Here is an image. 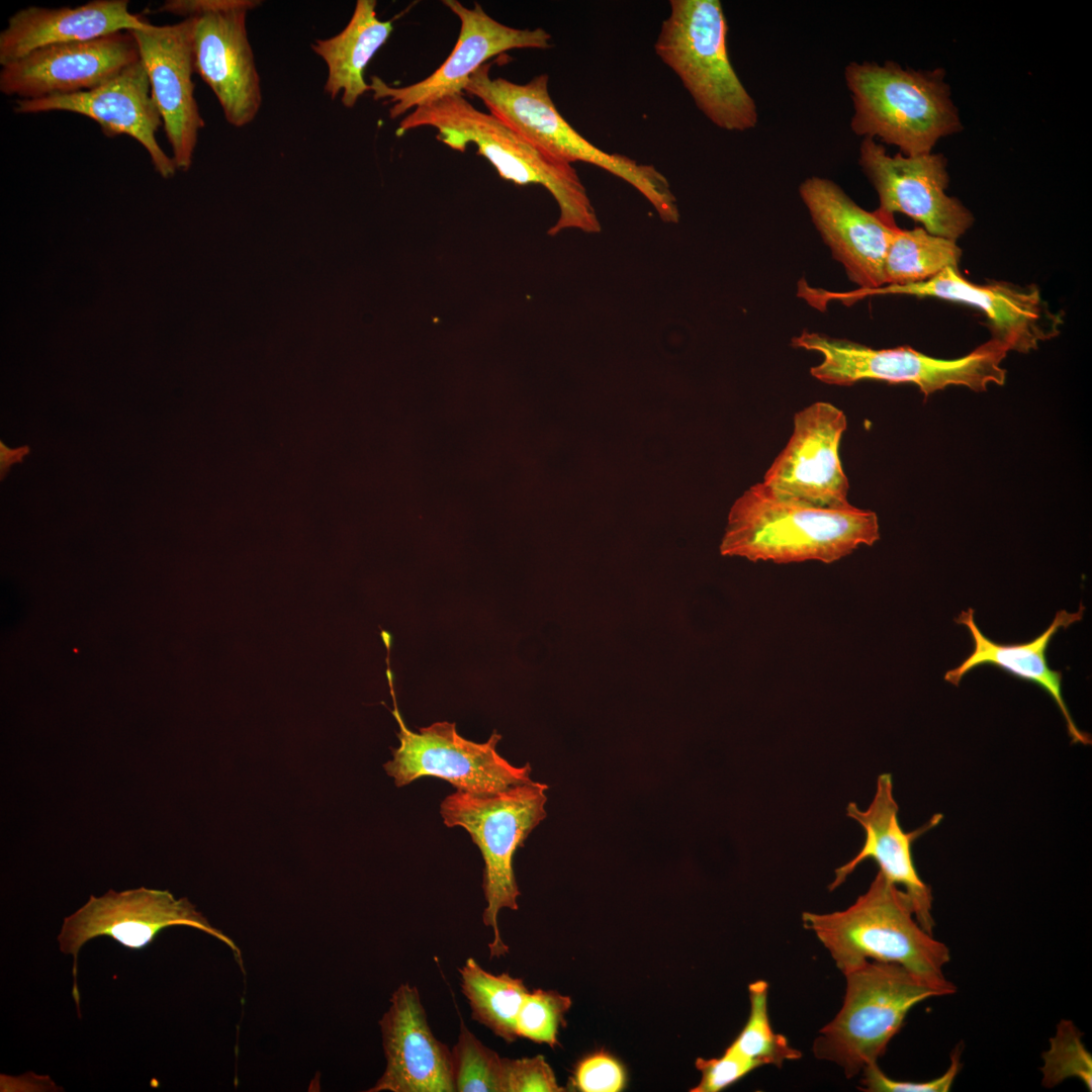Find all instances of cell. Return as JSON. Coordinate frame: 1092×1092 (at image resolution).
I'll return each instance as SVG.
<instances>
[{"instance_id": "1f68e13d", "label": "cell", "mask_w": 1092, "mask_h": 1092, "mask_svg": "<svg viewBox=\"0 0 1092 1092\" xmlns=\"http://www.w3.org/2000/svg\"><path fill=\"white\" fill-rule=\"evenodd\" d=\"M503 1092H561L553 1070L543 1056L503 1058Z\"/></svg>"}, {"instance_id": "4dcf8cb0", "label": "cell", "mask_w": 1092, "mask_h": 1092, "mask_svg": "<svg viewBox=\"0 0 1092 1092\" xmlns=\"http://www.w3.org/2000/svg\"><path fill=\"white\" fill-rule=\"evenodd\" d=\"M571 1006L568 996L556 991L535 990L528 992L517 1017L518 1037H525L554 1048L560 1025L565 1024L564 1015Z\"/></svg>"}, {"instance_id": "603a6c76", "label": "cell", "mask_w": 1092, "mask_h": 1092, "mask_svg": "<svg viewBox=\"0 0 1092 1092\" xmlns=\"http://www.w3.org/2000/svg\"><path fill=\"white\" fill-rule=\"evenodd\" d=\"M1086 607L1081 603L1078 610L1070 613L1060 610L1050 626L1030 641L1003 644L987 637L978 627L974 610L969 608L954 618V622L965 626L971 634L973 648L971 653L954 668L944 674V680L958 687L963 677L971 670L982 665H993L1010 675L1032 682L1043 690L1055 702L1061 712L1068 735L1073 744L1090 745L1091 737L1075 723L1062 692L1063 673L1050 667L1046 650L1054 636L1061 630L1083 619Z\"/></svg>"}, {"instance_id": "83f0119b", "label": "cell", "mask_w": 1092, "mask_h": 1092, "mask_svg": "<svg viewBox=\"0 0 1092 1092\" xmlns=\"http://www.w3.org/2000/svg\"><path fill=\"white\" fill-rule=\"evenodd\" d=\"M748 1019L728 1048L759 1066L774 1065L781 1068L786 1061L800 1059L801 1052L794 1049L786 1036L776 1033L771 1028L767 1013L768 984L763 980L752 982L748 986Z\"/></svg>"}, {"instance_id": "ba28073f", "label": "cell", "mask_w": 1092, "mask_h": 1092, "mask_svg": "<svg viewBox=\"0 0 1092 1092\" xmlns=\"http://www.w3.org/2000/svg\"><path fill=\"white\" fill-rule=\"evenodd\" d=\"M547 789V785L533 781L488 795L456 790L441 803L444 824L464 828L484 861L482 888L486 906L482 921L492 929L493 937L488 944L490 959L509 951L498 929L497 916L504 908H519L520 891L513 858L531 831L546 817Z\"/></svg>"}, {"instance_id": "6da1fadb", "label": "cell", "mask_w": 1092, "mask_h": 1092, "mask_svg": "<svg viewBox=\"0 0 1092 1092\" xmlns=\"http://www.w3.org/2000/svg\"><path fill=\"white\" fill-rule=\"evenodd\" d=\"M879 539V520L873 511L852 505L815 507L778 495L760 482L732 505L720 553L753 562L828 564Z\"/></svg>"}, {"instance_id": "cb8c5ba5", "label": "cell", "mask_w": 1092, "mask_h": 1092, "mask_svg": "<svg viewBox=\"0 0 1092 1092\" xmlns=\"http://www.w3.org/2000/svg\"><path fill=\"white\" fill-rule=\"evenodd\" d=\"M150 23L129 11L127 0H92L60 8L28 6L10 16L0 33V65L48 46L95 39Z\"/></svg>"}, {"instance_id": "3957f363", "label": "cell", "mask_w": 1092, "mask_h": 1092, "mask_svg": "<svg viewBox=\"0 0 1092 1092\" xmlns=\"http://www.w3.org/2000/svg\"><path fill=\"white\" fill-rule=\"evenodd\" d=\"M802 922L843 975L868 961L891 963L947 995L957 990L943 972L950 961L949 948L921 927L908 895L881 872L845 910L803 912Z\"/></svg>"}, {"instance_id": "4fadbf2b", "label": "cell", "mask_w": 1092, "mask_h": 1092, "mask_svg": "<svg viewBox=\"0 0 1092 1092\" xmlns=\"http://www.w3.org/2000/svg\"><path fill=\"white\" fill-rule=\"evenodd\" d=\"M443 4L460 21L455 47L443 64L422 81L403 87H393L378 76L370 79L373 99L391 104V119L446 96L463 94L472 74L497 55L515 49L545 50L551 47V35L543 28L521 29L505 25L490 17L478 2L473 8H467L457 0H444Z\"/></svg>"}, {"instance_id": "5bb4252c", "label": "cell", "mask_w": 1092, "mask_h": 1092, "mask_svg": "<svg viewBox=\"0 0 1092 1092\" xmlns=\"http://www.w3.org/2000/svg\"><path fill=\"white\" fill-rule=\"evenodd\" d=\"M907 294L935 297L964 303L981 310L987 317L992 340L1007 351L1029 353L1041 342L1056 337L1063 323L1042 299L1035 285L1017 286L1004 281L975 284L965 279L959 268L947 267L933 278L904 286H883L874 290L840 293L851 302L864 296Z\"/></svg>"}, {"instance_id": "e0dca14e", "label": "cell", "mask_w": 1092, "mask_h": 1092, "mask_svg": "<svg viewBox=\"0 0 1092 1092\" xmlns=\"http://www.w3.org/2000/svg\"><path fill=\"white\" fill-rule=\"evenodd\" d=\"M129 30L95 39L52 44L2 66L0 91L19 99H38L96 88L139 62Z\"/></svg>"}, {"instance_id": "9a60e30c", "label": "cell", "mask_w": 1092, "mask_h": 1092, "mask_svg": "<svg viewBox=\"0 0 1092 1092\" xmlns=\"http://www.w3.org/2000/svg\"><path fill=\"white\" fill-rule=\"evenodd\" d=\"M858 162L878 193L881 211L903 213L929 234L956 242L973 225L972 212L945 193L949 178L942 154L891 156L881 144L864 138Z\"/></svg>"}, {"instance_id": "d6986e66", "label": "cell", "mask_w": 1092, "mask_h": 1092, "mask_svg": "<svg viewBox=\"0 0 1092 1092\" xmlns=\"http://www.w3.org/2000/svg\"><path fill=\"white\" fill-rule=\"evenodd\" d=\"M14 112L30 114L67 111L98 123L109 136L128 135L147 151L155 170L165 178L177 171L172 157L159 145L156 133L163 120L152 95L141 60L94 89L38 99H17Z\"/></svg>"}, {"instance_id": "7402d4cb", "label": "cell", "mask_w": 1092, "mask_h": 1092, "mask_svg": "<svg viewBox=\"0 0 1092 1092\" xmlns=\"http://www.w3.org/2000/svg\"><path fill=\"white\" fill-rule=\"evenodd\" d=\"M386 1068L370 1092H454L452 1054L427 1021L418 989L401 984L379 1021Z\"/></svg>"}, {"instance_id": "277c9868", "label": "cell", "mask_w": 1092, "mask_h": 1092, "mask_svg": "<svg viewBox=\"0 0 1092 1092\" xmlns=\"http://www.w3.org/2000/svg\"><path fill=\"white\" fill-rule=\"evenodd\" d=\"M490 65L481 66L464 88V92L480 99L490 114L557 160L588 163L623 179L651 203L663 221L679 220L676 199L665 176L652 165L607 153L577 132L554 105L548 75L517 84L502 77L491 78Z\"/></svg>"}, {"instance_id": "484cf974", "label": "cell", "mask_w": 1092, "mask_h": 1092, "mask_svg": "<svg viewBox=\"0 0 1092 1092\" xmlns=\"http://www.w3.org/2000/svg\"><path fill=\"white\" fill-rule=\"evenodd\" d=\"M459 973L472 1018L507 1042L517 1039V1017L529 992L523 980L508 973L491 974L472 958L466 960Z\"/></svg>"}, {"instance_id": "8fae6325", "label": "cell", "mask_w": 1092, "mask_h": 1092, "mask_svg": "<svg viewBox=\"0 0 1092 1092\" xmlns=\"http://www.w3.org/2000/svg\"><path fill=\"white\" fill-rule=\"evenodd\" d=\"M392 700L400 744L392 749L393 758L383 766L396 787L434 777L447 781L457 791L488 795L533 782L529 763L513 765L496 751L502 740L496 731L482 743L462 737L456 724L448 721L435 722L415 732L405 726L396 701Z\"/></svg>"}, {"instance_id": "7c38bea8", "label": "cell", "mask_w": 1092, "mask_h": 1092, "mask_svg": "<svg viewBox=\"0 0 1092 1092\" xmlns=\"http://www.w3.org/2000/svg\"><path fill=\"white\" fill-rule=\"evenodd\" d=\"M186 925L216 937L232 948L241 962V950L234 941L196 910L186 898L175 899L168 891L139 888L123 892L109 891L89 901L65 918L58 936L60 949L73 956L74 998L79 1006L76 983L80 948L97 936H110L129 948H143L164 928Z\"/></svg>"}, {"instance_id": "8992f818", "label": "cell", "mask_w": 1092, "mask_h": 1092, "mask_svg": "<svg viewBox=\"0 0 1092 1092\" xmlns=\"http://www.w3.org/2000/svg\"><path fill=\"white\" fill-rule=\"evenodd\" d=\"M669 6L654 43L656 55L716 126L729 131L755 127L757 107L729 59L721 2L671 0Z\"/></svg>"}, {"instance_id": "30bf717a", "label": "cell", "mask_w": 1092, "mask_h": 1092, "mask_svg": "<svg viewBox=\"0 0 1092 1092\" xmlns=\"http://www.w3.org/2000/svg\"><path fill=\"white\" fill-rule=\"evenodd\" d=\"M259 0H169L159 8L191 20L194 71L215 95L225 120L250 124L262 104L260 76L248 37V13Z\"/></svg>"}, {"instance_id": "d590c367", "label": "cell", "mask_w": 1092, "mask_h": 1092, "mask_svg": "<svg viewBox=\"0 0 1092 1092\" xmlns=\"http://www.w3.org/2000/svg\"><path fill=\"white\" fill-rule=\"evenodd\" d=\"M28 449L26 447L11 450L1 443V475L3 476L5 474V471L12 463L21 461L22 456L25 455Z\"/></svg>"}, {"instance_id": "7a4b0ae2", "label": "cell", "mask_w": 1092, "mask_h": 1092, "mask_svg": "<svg viewBox=\"0 0 1092 1092\" xmlns=\"http://www.w3.org/2000/svg\"><path fill=\"white\" fill-rule=\"evenodd\" d=\"M421 126L436 128V139L454 151L464 152L468 145H474L477 155L489 161L504 180L517 185L538 184L549 191L559 207V217L549 235L566 229L601 231L572 164L542 152L489 112L475 108L463 94L415 108L400 120L396 135Z\"/></svg>"}, {"instance_id": "9c48e42d", "label": "cell", "mask_w": 1092, "mask_h": 1092, "mask_svg": "<svg viewBox=\"0 0 1092 1092\" xmlns=\"http://www.w3.org/2000/svg\"><path fill=\"white\" fill-rule=\"evenodd\" d=\"M792 345L819 353L822 362L810 373L833 385L847 386L860 380L913 383L927 397L949 385L984 391L989 384L1003 385L1006 379L1001 363L1008 351L992 339L966 356L950 360L933 358L907 346L878 350L808 331L793 338Z\"/></svg>"}, {"instance_id": "2e32d148", "label": "cell", "mask_w": 1092, "mask_h": 1092, "mask_svg": "<svg viewBox=\"0 0 1092 1092\" xmlns=\"http://www.w3.org/2000/svg\"><path fill=\"white\" fill-rule=\"evenodd\" d=\"M846 426L844 413L830 402L817 401L798 412L792 436L762 483L778 495L815 507L850 506L838 453Z\"/></svg>"}, {"instance_id": "836d02e7", "label": "cell", "mask_w": 1092, "mask_h": 1092, "mask_svg": "<svg viewBox=\"0 0 1092 1092\" xmlns=\"http://www.w3.org/2000/svg\"><path fill=\"white\" fill-rule=\"evenodd\" d=\"M696 1067L701 1072L702 1078L700 1083L691 1091L718 1092L760 1066L756 1062L727 1048L720 1058L709 1060L698 1058Z\"/></svg>"}, {"instance_id": "4316f807", "label": "cell", "mask_w": 1092, "mask_h": 1092, "mask_svg": "<svg viewBox=\"0 0 1092 1092\" xmlns=\"http://www.w3.org/2000/svg\"><path fill=\"white\" fill-rule=\"evenodd\" d=\"M962 250L956 241L929 234L923 228L898 229L884 261V286L927 281L947 267L959 268Z\"/></svg>"}, {"instance_id": "d6a6232c", "label": "cell", "mask_w": 1092, "mask_h": 1092, "mask_svg": "<svg viewBox=\"0 0 1092 1092\" xmlns=\"http://www.w3.org/2000/svg\"><path fill=\"white\" fill-rule=\"evenodd\" d=\"M961 1045L954 1048L950 1055V1065L939 1077L925 1082L898 1081L888 1077L877 1064L870 1065L862 1070L860 1090L868 1092H948L962 1069Z\"/></svg>"}, {"instance_id": "52a82bcc", "label": "cell", "mask_w": 1092, "mask_h": 1092, "mask_svg": "<svg viewBox=\"0 0 1092 1092\" xmlns=\"http://www.w3.org/2000/svg\"><path fill=\"white\" fill-rule=\"evenodd\" d=\"M844 976L843 1004L819 1030L813 1053L838 1065L846 1078L878 1063L915 1005L947 995L897 964L868 961Z\"/></svg>"}, {"instance_id": "5b68a950", "label": "cell", "mask_w": 1092, "mask_h": 1092, "mask_svg": "<svg viewBox=\"0 0 1092 1092\" xmlns=\"http://www.w3.org/2000/svg\"><path fill=\"white\" fill-rule=\"evenodd\" d=\"M857 135L879 139L908 157L931 153L936 143L962 130L944 71L851 62L844 71Z\"/></svg>"}, {"instance_id": "44dd1931", "label": "cell", "mask_w": 1092, "mask_h": 1092, "mask_svg": "<svg viewBox=\"0 0 1092 1092\" xmlns=\"http://www.w3.org/2000/svg\"><path fill=\"white\" fill-rule=\"evenodd\" d=\"M899 807L893 795V781L890 774H882L877 779L876 793L866 810H860L854 802L846 807V815L856 821L864 830V841L858 853L845 864L835 870L834 880L828 886L833 891L842 885L847 877L867 859H873L879 872L892 884L903 887L910 898L915 917L921 927L933 934L935 925L931 914V888L925 884L914 864L912 855L913 842L925 832L935 827L942 820V814H934L926 824L916 830L905 832L898 819Z\"/></svg>"}, {"instance_id": "e575fe53", "label": "cell", "mask_w": 1092, "mask_h": 1092, "mask_svg": "<svg viewBox=\"0 0 1092 1092\" xmlns=\"http://www.w3.org/2000/svg\"><path fill=\"white\" fill-rule=\"evenodd\" d=\"M625 1081L622 1065L612 1056L598 1053L578 1063L573 1086L583 1092H617L623 1089Z\"/></svg>"}, {"instance_id": "ffe728a7", "label": "cell", "mask_w": 1092, "mask_h": 1092, "mask_svg": "<svg viewBox=\"0 0 1092 1092\" xmlns=\"http://www.w3.org/2000/svg\"><path fill=\"white\" fill-rule=\"evenodd\" d=\"M813 223L849 279L864 292L884 286V261L899 229L894 215L867 211L829 179L810 177L800 185Z\"/></svg>"}, {"instance_id": "f546056e", "label": "cell", "mask_w": 1092, "mask_h": 1092, "mask_svg": "<svg viewBox=\"0 0 1092 1092\" xmlns=\"http://www.w3.org/2000/svg\"><path fill=\"white\" fill-rule=\"evenodd\" d=\"M1042 1085L1053 1088L1068 1078H1078L1091 1091L1092 1057L1082 1041V1032L1070 1020H1062L1042 1054Z\"/></svg>"}, {"instance_id": "ac0fdd59", "label": "cell", "mask_w": 1092, "mask_h": 1092, "mask_svg": "<svg viewBox=\"0 0 1092 1092\" xmlns=\"http://www.w3.org/2000/svg\"><path fill=\"white\" fill-rule=\"evenodd\" d=\"M151 84L177 170L193 162L198 133L205 125L194 96L191 20L129 30Z\"/></svg>"}, {"instance_id": "f1b7e54d", "label": "cell", "mask_w": 1092, "mask_h": 1092, "mask_svg": "<svg viewBox=\"0 0 1092 1092\" xmlns=\"http://www.w3.org/2000/svg\"><path fill=\"white\" fill-rule=\"evenodd\" d=\"M451 1054L455 1091L503 1092V1058L484 1045L463 1021Z\"/></svg>"}, {"instance_id": "d4e9b609", "label": "cell", "mask_w": 1092, "mask_h": 1092, "mask_svg": "<svg viewBox=\"0 0 1092 1092\" xmlns=\"http://www.w3.org/2000/svg\"><path fill=\"white\" fill-rule=\"evenodd\" d=\"M376 5L375 0H358L342 31L317 38L310 46L328 69L325 92L332 99L341 94L346 108H353L370 91L364 78L365 69L393 31L392 20L377 17Z\"/></svg>"}]
</instances>
